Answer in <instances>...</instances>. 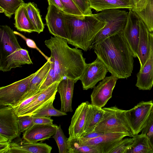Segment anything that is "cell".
I'll use <instances>...</instances> for the list:
<instances>
[{"label":"cell","instance_id":"27","mask_svg":"<svg viewBox=\"0 0 153 153\" xmlns=\"http://www.w3.org/2000/svg\"><path fill=\"white\" fill-rule=\"evenodd\" d=\"M26 3L21 5L15 13V27L20 31L28 33L36 32V30L30 21L26 9Z\"/></svg>","mask_w":153,"mask_h":153},{"label":"cell","instance_id":"10","mask_svg":"<svg viewBox=\"0 0 153 153\" xmlns=\"http://www.w3.org/2000/svg\"><path fill=\"white\" fill-rule=\"evenodd\" d=\"M108 71L103 63L97 57L92 62L87 64L80 80L83 90L94 88L97 83L105 77Z\"/></svg>","mask_w":153,"mask_h":153},{"label":"cell","instance_id":"32","mask_svg":"<svg viewBox=\"0 0 153 153\" xmlns=\"http://www.w3.org/2000/svg\"><path fill=\"white\" fill-rule=\"evenodd\" d=\"M52 137L56 142L59 153H68V138L65 136L60 125H56L55 133Z\"/></svg>","mask_w":153,"mask_h":153},{"label":"cell","instance_id":"20","mask_svg":"<svg viewBox=\"0 0 153 153\" xmlns=\"http://www.w3.org/2000/svg\"><path fill=\"white\" fill-rule=\"evenodd\" d=\"M27 50L19 49L0 62V70L3 72L10 71L12 69L21 67L25 64H33Z\"/></svg>","mask_w":153,"mask_h":153},{"label":"cell","instance_id":"5","mask_svg":"<svg viewBox=\"0 0 153 153\" xmlns=\"http://www.w3.org/2000/svg\"><path fill=\"white\" fill-rule=\"evenodd\" d=\"M103 118L94 131L125 134L134 137L131 129L126 116V110L118 108L116 106L103 108Z\"/></svg>","mask_w":153,"mask_h":153},{"label":"cell","instance_id":"14","mask_svg":"<svg viewBox=\"0 0 153 153\" xmlns=\"http://www.w3.org/2000/svg\"><path fill=\"white\" fill-rule=\"evenodd\" d=\"M140 20L139 17L134 12L131 10H129L127 22L123 31L124 36L134 57L137 56L140 36Z\"/></svg>","mask_w":153,"mask_h":153},{"label":"cell","instance_id":"16","mask_svg":"<svg viewBox=\"0 0 153 153\" xmlns=\"http://www.w3.org/2000/svg\"><path fill=\"white\" fill-rule=\"evenodd\" d=\"M90 104L88 101L83 102L76 109L68 128L69 138L81 137L83 132Z\"/></svg>","mask_w":153,"mask_h":153},{"label":"cell","instance_id":"6","mask_svg":"<svg viewBox=\"0 0 153 153\" xmlns=\"http://www.w3.org/2000/svg\"><path fill=\"white\" fill-rule=\"evenodd\" d=\"M39 69L27 77L9 85L0 88V106L14 108L21 102L27 92L30 82Z\"/></svg>","mask_w":153,"mask_h":153},{"label":"cell","instance_id":"38","mask_svg":"<svg viewBox=\"0 0 153 153\" xmlns=\"http://www.w3.org/2000/svg\"><path fill=\"white\" fill-rule=\"evenodd\" d=\"M51 67L47 76L41 85L40 89H44L56 82L55 74L53 62L51 61Z\"/></svg>","mask_w":153,"mask_h":153},{"label":"cell","instance_id":"35","mask_svg":"<svg viewBox=\"0 0 153 153\" xmlns=\"http://www.w3.org/2000/svg\"><path fill=\"white\" fill-rule=\"evenodd\" d=\"M133 141V137L132 138L123 139L117 143L109 153H126Z\"/></svg>","mask_w":153,"mask_h":153},{"label":"cell","instance_id":"30","mask_svg":"<svg viewBox=\"0 0 153 153\" xmlns=\"http://www.w3.org/2000/svg\"><path fill=\"white\" fill-rule=\"evenodd\" d=\"M68 153H102L99 147L84 144L79 138L67 139Z\"/></svg>","mask_w":153,"mask_h":153},{"label":"cell","instance_id":"46","mask_svg":"<svg viewBox=\"0 0 153 153\" xmlns=\"http://www.w3.org/2000/svg\"><path fill=\"white\" fill-rule=\"evenodd\" d=\"M150 144L153 149V135L149 139Z\"/></svg>","mask_w":153,"mask_h":153},{"label":"cell","instance_id":"18","mask_svg":"<svg viewBox=\"0 0 153 153\" xmlns=\"http://www.w3.org/2000/svg\"><path fill=\"white\" fill-rule=\"evenodd\" d=\"M56 125L34 124L25 131L22 138L30 142H37L48 139L55 133Z\"/></svg>","mask_w":153,"mask_h":153},{"label":"cell","instance_id":"45","mask_svg":"<svg viewBox=\"0 0 153 153\" xmlns=\"http://www.w3.org/2000/svg\"><path fill=\"white\" fill-rule=\"evenodd\" d=\"M49 5H53L63 11L64 7L60 0H47Z\"/></svg>","mask_w":153,"mask_h":153},{"label":"cell","instance_id":"2","mask_svg":"<svg viewBox=\"0 0 153 153\" xmlns=\"http://www.w3.org/2000/svg\"><path fill=\"white\" fill-rule=\"evenodd\" d=\"M45 43L51 51L50 60L54 63L56 82L66 78L76 83L80 80L87 64L82 50L71 48L66 39L56 36Z\"/></svg>","mask_w":153,"mask_h":153},{"label":"cell","instance_id":"34","mask_svg":"<svg viewBox=\"0 0 153 153\" xmlns=\"http://www.w3.org/2000/svg\"><path fill=\"white\" fill-rule=\"evenodd\" d=\"M64 7L63 11L65 13L80 19L85 17L73 0H60Z\"/></svg>","mask_w":153,"mask_h":153},{"label":"cell","instance_id":"28","mask_svg":"<svg viewBox=\"0 0 153 153\" xmlns=\"http://www.w3.org/2000/svg\"><path fill=\"white\" fill-rule=\"evenodd\" d=\"M133 137V142L126 153H153L149 139L146 136L138 134Z\"/></svg>","mask_w":153,"mask_h":153},{"label":"cell","instance_id":"9","mask_svg":"<svg viewBox=\"0 0 153 153\" xmlns=\"http://www.w3.org/2000/svg\"><path fill=\"white\" fill-rule=\"evenodd\" d=\"M59 82H55L42 90L31 102L16 113L17 116H32L50 102L54 101Z\"/></svg>","mask_w":153,"mask_h":153},{"label":"cell","instance_id":"4","mask_svg":"<svg viewBox=\"0 0 153 153\" xmlns=\"http://www.w3.org/2000/svg\"><path fill=\"white\" fill-rule=\"evenodd\" d=\"M128 12L118 9L104 10L94 15L104 22L105 25L96 35L90 49L106 39L123 31L126 23Z\"/></svg>","mask_w":153,"mask_h":153},{"label":"cell","instance_id":"33","mask_svg":"<svg viewBox=\"0 0 153 153\" xmlns=\"http://www.w3.org/2000/svg\"><path fill=\"white\" fill-rule=\"evenodd\" d=\"M53 101H51L40 109L32 116H61L67 115L66 113L55 108L53 105Z\"/></svg>","mask_w":153,"mask_h":153},{"label":"cell","instance_id":"8","mask_svg":"<svg viewBox=\"0 0 153 153\" xmlns=\"http://www.w3.org/2000/svg\"><path fill=\"white\" fill-rule=\"evenodd\" d=\"M153 106L152 100L142 101L133 108L126 110L127 121L134 136L141 132Z\"/></svg>","mask_w":153,"mask_h":153},{"label":"cell","instance_id":"44","mask_svg":"<svg viewBox=\"0 0 153 153\" xmlns=\"http://www.w3.org/2000/svg\"><path fill=\"white\" fill-rule=\"evenodd\" d=\"M11 142L9 141L0 142V153H8Z\"/></svg>","mask_w":153,"mask_h":153},{"label":"cell","instance_id":"36","mask_svg":"<svg viewBox=\"0 0 153 153\" xmlns=\"http://www.w3.org/2000/svg\"><path fill=\"white\" fill-rule=\"evenodd\" d=\"M141 132V134L146 135L149 139L153 135V106Z\"/></svg>","mask_w":153,"mask_h":153},{"label":"cell","instance_id":"39","mask_svg":"<svg viewBox=\"0 0 153 153\" xmlns=\"http://www.w3.org/2000/svg\"><path fill=\"white\" fill-rule=\"evenodd\" d=\"M74 2L85 16L93 15L89 0H73Z\"/></svg>","mask_w":153,"mask_h":153},{"label":"cell","instance_id":"3","mask_svg":"<svg viewBox=\"0 0 153 153\" xmlns=\"http://www.w3.org/2000/svg\"><path fill=\"white\" fill-rule=\"evenodd\" d=\"M64 19L68 43L85 51L90 50L95 36L105 25L94 14L80 19L64 13Z\"/></svg>","mask_w":153,"mask_h":153},{"label":"cell","instance_id":"19","mask_svg":"<svg viewBox=\"0 0 153 153\" xmlns=\"http://www.w3.org/2000/svg\"><path fill=\"white\" fill-rule=\"evenodd\" d=\"M127 136L125 134L118 133H107L98 137L90 139L82 143L100 148L102 153H109L117 143Z\"/></svg>","mask_w":153,"mask_h":153},{"label":"cell","instance_id":"47","mask_svg":"<svg viewBox=\"0 0 153 153\" xmlns=\"http://www.w3.org/2000/svg\"><path fill=\"white\" fill-rule=\"evenodd\" d=\"M140 0H132L134 5L137 3Z\"/></svg>","mask_w":153,"mask_h":153},{"label":"cell","instance_id":"24","mask_svg":"<svg viewBox=\"0 0 153 153\" xmlns=\"http://www.w3.org/2000/svg\"><path fill=\"white\" fill-rule=\"evenodd\" d=\"M92 9L97 12L111 9L127 8L131 10L134 4L132 0H89Z\"/></svg>","mask_w":153,"mask_h":153},{"label":"cell","instance_id":"7","mask_svg":"<svg viewBox=\"0 0 153 153\" xmlns=\"http://www.w3.org/2000/svg\"><path fill=\"white\" fill-rule=\"evenodd\" d=\"M17 116L14 108L10 106L0 109V142H11L19 138L20 132Z\"/></svg>","mask_w":153,"mask_h":153},{"label":"cell","instance_id":"25","mask_svg":"<svg viewBox=\"0 0 153 153\" xmlns=\"http://www.w3.org/2000/svg\"><path fill=\"white\" fill-rule=\"evenodd\" d=\"M51 63L50 59L39 69V72L31 80L27 91L23 97L21 102L32 96L40 89L41 85L45 80L49 71Z\"/></svg>","mask_w":153,"mask_h":153},{"label":"cell","instance_id":"17","mask_svg":"<svg viewBox=\"0 0 153 153\" xmlns=\"http://www.w3.org/2000/svg\"><path fill=\"white\" fill-rule=\"evenodd\" d=\"M52 149L46 143L30 142L18 138L10 143L8 153H50Z\"/></svg>","mask_w":153,"mask_h":153},{"label":"cell","instance_id":"22","mask_svg":"<svg viewBox=\"0 0 153 153\" xmlns=\"http://www.w3.org/2000/svg\"><path fill=\"white\" fill-rule=\"evenodd\" d=\"M131 10L153 32V0H140Z\"/></svg>","mask_w":153,"mask_h":153},{"label":"cell","instance_id":"11","mask_svg":"<svg viewBox=\"0 0 153 153\" xmlns=\"http://www.w3.org/2000/svg\"><path fill=\"white\" fill-rule=\"evenodd\" d=\"M118 78L113 75L105 77L95 86L91 95V104L102 108L111 98Z\"/></svg>","mask_w":153,"mask_h":153},{"label":"cell","instance_id":"13","mask_svg":"<svg viewBox=\"0 0 153 153\" xmlns=\"http://www.w3.org/2000/svg\"><path fill=\"white\" fill-rule=\"evenodd\" d=\"M150 50L149 56L137 74L136 86L139 90H150L153 85V32L149 34Z\"/></svg>","mask_w":153,"mask_h":153},{"label":"cell","instance_id":"31","mask_svg":"<svg viewBox=\"0 0 153 153\" xmlns=\"http://www.w3.org/2000/svg\"><path fill=\"white\" fill-rule=\"evenodd\" d=\"M24 3L23 0H0V12L10 19Z\"/></svg>","mask_w":153,"mask_h":153},{"label":"cell","instance_id":"43","mask_svg":"<svg viewBox=\"0 0 153 153\" xmlns=\"http://www.w3.org/2000/svg\"><path fill=\"white\" fill-rule=\"evenodd\" d=\"M107 133L103 132L94 131L79 138L80 141L84 142L102 136Z\"/></svg>","mask_w":153,"mask_h":153},{"label":"cell","instance_id":"41","mask_svg":"<svg viewBox=\"0 0 153 153\" xmlns=\"http://www.w3.org/2000/svg\"><path fill=\"white\" fill-rule=\"evenodd\" d=\"M42 90L40 89L32 96L25 100L22 101L18 105L13 108L15 110V112H16L17 111L21 110L30 104L40 93Z\"/></svg>","mask_w":153,"mask_h":153},{"label":"cell","instance_id":"26","mask_svg":"<svg viewBox=\"0 0 153 153\" xmlns=\"http://www.w3.org/2000/svg\"><path fill=\"white\" fill-rule=\"evenodd\" d=\"M104 113L103 108L90 104L83 132L81 137L94 131L96 127L103 119Z\"/></svg>","mask_w":153,"mask_h":153},{"label":"cell","instance_id":"37","mask_svg":"<svg viewBox=\"0 0 153 153\" xmlns=\"http://www.w3.org/2000/svg\"><path fill=\"white\" fill-rule=\"evenodd\" d=\"M17 120L21 133L24 132L34 124L31 116L25 115L19 116L17 117Z\"/></svg>","mask_w":153,"mask_h":153},{"label":"cell","instance_id":"29","mask_svg":"<svg viewBox=\"0 0 153 153\" xmlns=\"http://www.w3.org/2000/svg\"><path fill=\"white\" fill-rule=\"evenodd\" d=\"M26 9L28 17L36 32L39 34L43 32L45 25L43 22L40 10L37 5L33 2L26 3Z\"/></svg>","mask_w":153,"mask_h":153},{"label":"cell","instance_id":"1","mask_svg":"<svg viewBox=\"0 0 153 153\" xmlns=\"http://www.w3.org/2000/svg\"><path fill=\"white\" fill-rule=\"evenodd\" d=\"M123 31L106 39L93 48L108 72L118 79L130 76L134 66V55Z\"/></svg>","mask_w":153,"mask_h":153},{"label":"cell","instance_id":"23","mask_svg":"<svg viewBox=\"0 0 153 153\" xmlns=\"http://www.w3.org/2000/svg\"><path fill=\"white\" fill-rule=\"evenodd\" d=\"M140 36L137 48V56L141 68L149 55L150 50L149 31L141 19L140 20Z\"/></svg>","mask_w":153,"mask_h":153},{"label":"cell","instance_id":"40","mask_svg":"<svg viewBox=\"0 0 153 153\" xmlns=\"http://www.w3.org/2000/svg\"><path fill=\"white\" fill-rule=\"evenodd\" d=\"M15 34L20 36L26 42L27 45L29 48L36 49L47 60V61L50 59V57L47 56L37 46L34 41L32 39L27 38L21 33L16 31H14Z\"/></svg>","mask_w":153,"mask_h":153},{"label":"cell","instance_id":"21","mask_svg":"<svg viewBox=\"0 0 153 153\" xmlns=\"http://www.w3.org/2000/svg\"><path fill=\"white\" fill-rule=\"evenodd\" d=\"M75 81L66 78L60 81L57 88V91L59 93L61 101L60 111L67 113L72 112V103Z\"/></svg>","mask_w":153,"mask_h":153},{"label":"cell","instance_id":"12","mask_svg":"<svg viewBox=\"0 0 153 153\" xmlns=\"http://www.w3.org/2000/svg\"><path fill=\"white\" fill-rule=\"evenodd\" d=\"M45 19L50 33L67 40L65 23L64 13L53 5H49Z\"/></svg>","mask_w":153,"mask_h":153},{"label":"cell","instance_id":"42","mask_svg":"<svg viewBox=\"0 0 153 153\" xmlns=\"http://www.w3.org/2000/svg\"><path fill=\"white\" fill-rule=\"evenodd\" d=\"M33 120L34 124H53V120L48 116L33 117Z\"/></svg>","mask_w":153,"mask_h":153},{"label":"cell","instance_id":"15","mask_svg":"<svg viewBox=\"0 0 153 153\" xmlns=\"http://www.w3.org/2000/svg\"><path fill=\"white\" fill-rule=\"evenodd\" d=\"M0 62L22 48L14 31L7 25L0 26Z\"/></svg>","mask_w":153,"mask_h":153}]
</instances>
